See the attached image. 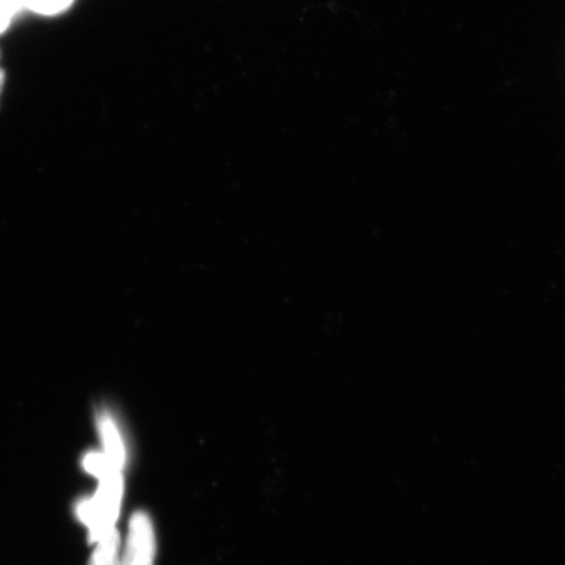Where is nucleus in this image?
I'll list each match as a JSON object with an SVG mask.
<instances>
[{
    "label": "nucleus",
    "instance_id": "f257e3e1",
    "mask_svg": "<svg viewBox=\"0 0 565 565\" xmlns=\"http://www.w3.org/2000/svg\"><path fill=\"white\" fill-rule=\"evenodd\" d=\"M83 469L98 480L94 497L77 501L75 514L88 527L89 545L115 529L121 513L125 493L122 470L115 468L103 451H88L83 457Z\"/></svg>",
    "mask_w": 565,
    "mask_h": 565
},
{
    "label": "nucleus",
    "instance_id": "f03ea898",
    "mask_svg": "<svg viewBox=\"0 0 565 565\" xmlns=\"http://www.w3.org/2000/svg\"><path fill=\"white\" fill-rule=\"evenodd\" d=\"M157 535L150 514L138 511L131 515L126 543L122 550V565H154Z\"/></svg>",
    "mask_w": 565,
    "mask_h": 565
},
{
    "label": "nucleus",
    "instance_id": "7ed1b4c3",
    "mask_svg": "<svg viewBox=\"0 0 565 565\" xmlns=\"http://www.w3.org/2000/svg\"><path fill=\"white\" fill-rule=\"evenodd\" d=\"M96 426L103 454L115 468L124 471L127 461L126 445L115 416L108 409H100L96 415Z\"/></svg>",
    "mask_w": 565,
    "mask_h": 565
},
{
    "label": "nucleus",
    "instance_id": "20e7f679",
    "mask_svg": "<svg viewBox=\"0 0 565 565\" xmlns=\"http://www.w3.org/2000/svg\"><path fill=\"white\" fill-rule=\"evenodd\" d=\"M94 546L88 565H122L121 534L117 527L104 534Z\"/></svg>",
    "mask_w": 565,
    "mask_h": 565
},
{
    "label": "nucleus",
    "instance_id": "39448f33",
    "mask_svg": "<svg viewBox=\"0 0 565 565\" xmlns=\"http://www.w3.org/2000/svg\"><path fill=\"white\" fill-rule=\"evenodd\" d=\"M74 0H24V10H30L40 15L53 17L66 11Z\"/></svg>",
    "mask_w": 565,
    "mask_h": 565
},
{
    "label": "nucleus",
    "instance_id": "423d86ee",
    "mask_svg": "<svg viewBox=\"0 0 565 565\" xmlns=\"http://www.w3.org/2000/svg\"><path fill=\"white\" fill-rule=\"evenodd\" d=\"M21 10H24V0H0V13L10 21H12Z\"/></svg>",
    "mask_w": 565,
    "mask_h": 565
},
{
    "label": "nucleus",
    "instance_id": "0eeeda50",
    "mask_svg": "<svg viewBox=\"0 0 565 565\" xmlns=\"http://www.w3.org/2000/svg\"><path fill=\"white\" fill-rule=\"evenodd\" d=\"M11 24V21L9 19H6L2 13H0V34H2L7 28H9Z\"/></svg>",
    "mask_w": 565,
    "mask_h": 565
},
{
    "label": "nucleus",
    "instance_id": "6e6552de",
    "mask_svg": "<svg viewBox=\"0 0 565 565\" xmlns=\"http://www.w3.org/2000/svg\"><path fill=\"white\" fill-rule=\"evenodd\" d=\"M4 81H6L4 71L2 68H0V94H2V89H3V86H4Z\"/></svg>",
    "mask_w": 565,
    "mask_h": 565
}]
</instances>
